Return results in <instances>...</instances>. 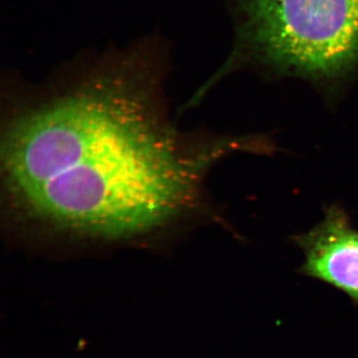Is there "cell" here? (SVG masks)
Wrapping results in <instances>:
<instances>
[{
    "mask_svg": "<svg viewBox=\"0 0 358 358\" xmlns=\"http://www.w3.org/2000/svg\"><path fill=\"white\" fill-rule=\"evenodd\" d=\"M305 255L301 272L331 285L358 303V230L338 205L317 226L294 237Z\"/></svg>",
    "mask_w": 358,
    "mask_h": 358,
    "instance_id": "3",
    "label": "cell"
},
{
    "mask_svg": "<svg viewBox=\"0 0 358 358\" xmlns=\"http://www.w3.org/2000/svg\"><path fill=\"white\" fill-rule=\"evenodd\" d=\"M264 57L317 79L343 76L358 60V0H243Z\"/></svg>",
    "mask_w": 358,
    "mask_h": 358,
    "instance_id": "2",
    "label": "cell"
},
{
    "mask_svg": "<svg viewBox=\"0 0 358 358\" xmlns=\"http://www.w3.org/2000/svg\"><path fill=\"white\" fill-rule=\"evenodd\" d=\"M258 136L183 131L154 78L110 71L9 109L0 178L8 236L41 249L157 248L214 215L204 183Z\"/></svg>",
    "mask_w": 358,
    "mask_h": 358,
    "instance_id": "1",
    "label": "cell"
}]
</instances>
